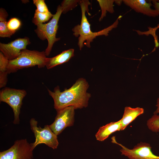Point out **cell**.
Masks as SVG:
<instances>
[{
	"mask_svg": "<svg viewBox=\"0 0 159 159\" xmlns=\"http://www.w3.org/2000/svg\"><path fill=\"white\" fill-rule=\"evenodd\" d=\"M89 85L82 78L77 80L69 88L61 92L59 86L56 87L53 92L47 89L49 94L54 101V108L57 111L64 108L72 106L75 109L87 107L91 97L87 92Z\"/></svg>",
	"mask_w": 159,
	"mask_h": 159,
	"instance_id": "1",
	"label": "cell"
},
{
	"mask_svg": "<svg viewBox=\"0 0 159 159\" xmlns=\"http://www.w3.org/2000/svg\"><path fill=\"white\" fill-rule=\"evenodd\" d=\"M82 12V19L80 24L75 26L72 29L73 34L75 37H79L78 45L81 50L83 47V43L86 41V45L89 48L91 47L90 43L96 37L105 35L107 36L109 32L114 28H116L119 23V19L122 17L120 16L111 25L101 31L96 32H92L90 29V24L85 15V12L88 13V6L91 3L88 0H81L79 4Z\"/></svg>",
	"mask_w": 159,
	"mask_h": 159,
	"instance_id": "2",
	"label": "cell"
},
{
	"mask_svg": "<svg viewBox=\"0 0 159 159\" xmlns=\"http://www.w3.org/2000/svg\"><path fill=\"white\" fill-rule=\"evenodd\" d=\"M46 56L44 51L23 50L16 58L9 61L7 67L8 74L36 65L39 68L44 67L46 66Z\"/></svg>",
	"mask_w": 159,
	"mask_h": 159,
	"instance_id": "3",
	"label": "cell"
},
{
	"mask_svg": "<svg viewBox=\"0 0 159 159\" xmlns=\"http://www.w3.org/2000/svg\"><path fill=\"white\" fill-rule=\"evenodd\" d=\"M62 11L61 5H59L52 19L46 24L37 25V29L34 30L40 39L42 40L47 39L48 41V46L44 51L47 56L50 54L54 43L60 39L56 37V34L58 28V22Z\"/></svg>",
	"mask_w": 159,
	"mask_h": 159,
	"instance_id": "4",
	"label": "cell"
},
{
	"mask_svg": "<svg viewBox=\"0 0 159 159\" xmlns=\"http://www.w3.org/2000/svg\"><path fill=\"white\" fill-rule=\"evenodd\" d=\"M27 92L24 90L5 87L0 92V101L7 103L12 108L14 115L13 123L18 124L19 123V115L22 101Z\"/></svg>",
	"mask_w": 159,
	"mask_h": 159,
	"instance_id": "5",
	"label": "cell"
},
{
	"mask_svg": "<svg viewBox=\"0 0 159 159\" xmlns=\"http://www.w3.org/2000/svg\"><path fill=\"white\" fill-rule=\"evenodd\" d=\"M29 123L35 138V142L32 143L34 149L41 144H44L53 149L57 148L59 144L57 135L52 131L49 125H45L43 128L38 127L37 121L34 118L30 120Z\"/></svg>",
	"mask_w": 159,
	"mask_h": 159,
	"instance_id": "6",
	"label": "cell"
},
{
	"mask_svg": "<svg viewBox=\"0 0 159 159\" xmlns=\"http://www.w3.org/2000/svg\"><path fill=\"white\" fill-rule=\"evenodd\" d=\"M34 150L26 139L17 140L9 149L0 152V159H33Z\"/></svg>",
	"mask_w": 159,
	"mask_h": 159,
	"instance_id": "7",
	"label": "cell"
},
{
	"mask_svg": "<svg viewBox=\"0 0 159 159\" xmlns=\"http://www.w3.org/2000/svg\"><path fill=\"white\" fill-rule=\"evenodd\" d=\"M112 142L120 146V150L122 155L129 159H159V156L154 155L151 150L150 144L140 142L132 149H129L120 143H117L114 136L112 138Z\"/></svg>",
	"mask_w": 159,
	"mask_h": 159,
	"instance_id": "8",
	"label": "cell"
},
{
	"mask_svg": "<svg viewBox=\"0 0 159 159\" xmlns=\"http://www.w3.org/2000/svg\"><path fill=\"white\" fill-rule=\"evenodd\" d=\"M74 107L70 106L57 111V114L54 122L49 125L52 131L57 135L67 127L73 125L74 122Z\"/></svg>",
	"mask_w": 159,
	"mask_h": 159,
	"instance_id": "9",
	"label": "cell"
},
{
	"mask_svg": "<svg viewBox=\"0 0 159 159\" xmlns=\"http://www.w3.org/2000/svg\"><path fill=\"white\" fill-rule=\"evenodd\" d=\"M30 43L27 37L18 38L7 44L0 43V51L9 61L12 60L18 57Z\"/></svg>",
	"mask_w": 159,
	"mask_h": 159,
	"instance_id": "10",
	"label": "cell"
},
{
	"mask_svg": "<svg viewBox=\"0 0 159 159\" xmlns=\"http://www.w3.org/2000/svg\"><path fill=\"white\" fill-rule=\"evenodd\" d=\"M123 2L136 12L150 17H156L158 16V12L151 7L152 3L145 0H124Z\"/></svg>",
	"mask_w": 159,
	"mask_h": 159,
	"instance_id": "11",
	"label": "cell"
},
{
	"mask_svg": "<svg viewBox=\"0 0 159 159\" xmlns=\"http://www.w3.org/2000/svg\"><path fill=\"white\" fill-rule=\"evenodd\" d=\"M121 120L117 122H111L100 127L95 135L97 140L102 141L107 138L114 132L121 130Z\"/></svg>",
	"mask_w": 159,
	"mask_h": 159,
	"instance_id": "12",
	"label": "cell"
},
{
	"mask_svg": "<svg viewBox=\"0 0 159 159\" xmlns=\"http://www.w3.org/2000/svg\"><path fill=\"white\" fill-rule=\"evenodd\" d=\"M74 49H71L65 50L57 55L51 58L47 57L46 66L48 69L68 62L74 56Z\"/></svg>",
	"mask_w": 159,
	"mask_h": 159,
	"instance_id": "13",
	"label": "cell"
},
{
	"mask_svg": "<svg viewBox=\"0 0 159 159\" xmlns=\"http://www.w3.org/2000/svg\"><path fill=\"white\" fill-rule=\"evenodd\" d=\"M144 112V110L142 108H132L128 106L125 107L122 117L120 119L121 123V130L125 129L130 123L138 116L143 114Z\"/></svg>",
	"mask_w": 159,
	"mask_h": 159,
	"instance_id": "14",
	"label": "cell"
},
{
	"mask_svg": "<svg viewBox=\"0 0 159 159\" xmlns=\"http://www.w3.org/2000/svg\"><path fill=\"white\" fill-rule=\"evenodd\" d=\"M9 60L0 52V88L5 87L7 82V67Z\"/></svg>",
	"mask_w": 159,
	"mask_h": 159,
	"instance_id": "15",
	"label": "cell"
},
{
	"mask_svg": "<svg viewBox=\"0 0 159 159\" xmlns=\"http://www.w3.org/2000/svg\"><path fill=\"white\" fill-rule=\"evenodd\" d=\"M101 9V14L99 19L101 21L106 16L107 11L111 13H113L114 12L113 9V3L115 0H97Z\"/></svg>",
	"mask_w": 159,
	"mask_h": 159,
	"instance_id": "16",
	"label": "cell"
},
{
	"mask_svg": "<svg viewBox=\"0 0 159 159\" xmlns=\"http://www.w3.org/2000/svg\"><path fill=\"white\" fill-rule=\"evenodd\" d=\"M53 15L49 11L47 13H41L35 10L32 21L37 26L48 21L52 17Z\"/></svg>",
	"mask_w": 159,
	"mask_h": 159,
	"instance_id": "17",
	"label": "cell"
},
{
	"mask_svg": "<svg viewBox=\"0 0 159 159\" xmlns=\"http://www.w3.org/2000/svg\"><path fill=\"white\" fill-rule=\"evenodd\" d=\"M148 128L153 132H159V115H153L147 122Z\"/></svg>",
	"mask_w": 159,
	"mask_h": 159,
	"instance_id": "18",
	"label": "cell"
},
{
	"mask_svg": "<svg viewBox=\"0 0 159 159\" xmlns=\"http://www.w3.org/2000/svg\"><path fill=\"white\" fill-rule=\"evenodd\" d=\"M81 1L79 0H63L62 2L61 5L62 9V13L65 14L75 8Z\"/></svg>",
	"mask_w": 159,
	"mask_h": 159,
	"instance_id": "19",
	"label": "cell"
},
{
	"mask_svg": "<svg viewBox=\"0 0 159 159\" xmlns=\"http://www.w3.org/2000/svg\"><path fill=\"white\" fill-rule=\"evenodd\" d=\"M21 25L20 20L16 18L10 19L7 22V27L11 32L14 34L18 30Z\"/></svg>",
	"mask_w": 159,
	"mask_h": 159,
	"instance_id": "20",
	"label": "cell"
},
{
	"mask_svg": "<svg viewBox=\"0 0 159 159\" xmlns=\"http://www.w3.org/2000/svg\"><path fill=\"white\" fill-rule=\"evenodd\" d=\"M6 21H0V37H10L14 34L8 28Z\"/></svg>",
	"mask_w": 159,
	"mask_h": 159,
	"instance_id": "21",
	"label": "cell"
},
{
	"mask_svg": "<svg viewBox=\"0 0 159 159\" xmlns=\"http://www.w3.org/2000/svg\"><path fill=\"white\" fill-rule=\"evenodd\" d=\"M34 4L36 6V10L41 13H45L49 11L44 0H33Z\"/></svg>",
	"mask_w": 159,
	"mask_h": 159,
	"instance_id": "22",
	"label": "cell"
},
{
	"mask_svg": "<svg viewBox=\"0 0 159 159\" xmlns=\"http://www.w3.org/2000/svg\"><path fill=\"white\" fill-rule=\"evenodd\" d=\"M8 16V14L6 10L3 8L0 9V21H6V18Z\"/></svg>",
	"mask_w": 159,
	"mask_h": 159,
	"instance_id": "23",
	"label": "cell"
},
{
	"mask_svg": "<svg viewBox=\"0 0 159 159\" xmlns=\"http://www.w3.org/2000/svg\"><path fill=\"white\" fill-rule=\"evenodd\" d=\"M152 2L155 9L158 12L159 16V2L156 0H153Z\"/></svg>",
	"mask_w": 159,
	"mask_h": 159,
	"instance_id": "24",
	"label": "cell"
},
{
	"mask_svg": "<svg viewBox=\"0 0 159 159\" xmlns=\"http://www.w3.org/2000/svg\"><path fill=\"white\" fill-rule=\"evenodd\" d=\"M156 109L154 112L153 114H159V97H158L157 100L156 104Z\"/></svg>",
	"mask_w": 159,
	"mask_h": 159,
	"instance_id": "25",
	"label": "cell"
},
{
	"mask_svg": "<svg viewBox=\"0 0 159 159\" xmlns=\"http://www.w3.org/2000/svg\"><path fill=\"white\" fill-rule=\"evenodd\" d=\"M123 2V0H115V2L117 5L119 6H120L122 2Z\"/></svg>",
	"mask_w": 159,
	"mask_h": 159,
	"instance_id": "26",
	"label": "cell"
}]
</instances>
